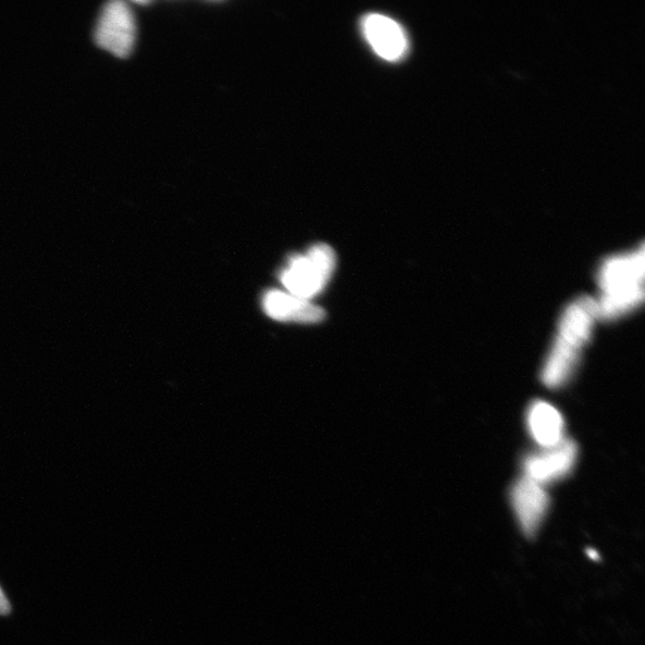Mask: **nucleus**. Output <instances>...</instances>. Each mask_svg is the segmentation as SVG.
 Masks as SVG:
<instances>
[{
	"mask_svg": "<svg viewBox=\"0 0 645 645\" xmlns=\"http://www.w3.org/2000/svg\"><path fill=\"white\" fill-rule=\"evenodd\" d=\"M337 266V256L329 245L317 244L305 255L290 259L281 272V282L290 294L309 301L326 289Z\"/></svg>",
	"mask_w": 645,
	"mask_h": 645,
	"instance_id": "nucleus-1",
	"label": "nucleus"
},
{
	"mask_svg": "<svg viewBox=\"0 0 645 645\" xmlns=\"http://www.w3.org/2000/svg\"><path fill=\"white\" fill-rule=\"evenodd\" d=\"M135 19L125 2H110L102 9L95 32L96 42L107 51L127 57L135 41Z\"/></svg>",
	"mask_w": 645,
	"mask_h": 645,
	"instance_id": "nucleus-2",
	"label": "nucleus"
},
{
	"mask_svg": "<svg viewBox=\"0 0 645 645\" xmlns=\"http://www.w3.org/2000/svg\"><path fill=\"white\" fill-rule=\"evenodd\" d=\"M576 445L564 439L553 448L530 455L524 464L525 477L543 487L547 486L568 476L576 463Z\"/></svg>",
	"mask_w": 645,
	"mask_h": 645,
	"instance_id": "nucleus-3",
	"label": "nucleus"
},
{
	"mask_svg": "<svg viewBox=\"0 0 645 645\" xmlns=\"http://www.w3.org/2000/svg\"><path fill=\"white\" fill-rule=\"evenodd\" d=\"M550 499L540 484L527 477L515 483L512 490V506L519 525L526 536L537 535L549 511Z\"/></svg>",
	"mask_w": 645,
	"mask_h": 645,
	"instance_id": "nucleus-4",
	"label": "nucleus"
},
{
	"mask_svg": "<svg viewBox=\"0 0 645 645\" xmlns=\"http://www.w3.org/2000/svg\"><path fill=\"white\" fill-rule=\"evenodd\" d=\"M363 33L374 51L382 59L397 61L407 51V37L394 20L369 14L362 22Z\"/></svg>",
	"mask_w": 645,
	"mask_h": 645,
	"instance_id": "nucleus-5",
	"label": "nucleus"
},
{
	"mask_svg": "<svg viewBox=\"0 0 645 645\" xmlns=\"http://www.w3.org/2000/svg\"><path fill=\"white\" fill-rule=\"evenodd\" d=\"M597 319V301L591 296H582L565 308L558 327L557 339L580 351L589 341Z\"/></svg>",
	"mask_w": 645,
	"mask_h": 645,
	"instance_id": "nucleus-6",
	"label": "nucleus"
},
{
	"mask_svg": "<svg viewBox=\"0 0 645 645\" xmlns=\"http://www.w3.org/2000/svg\"><path fill=\"white\" fill-rule=\"evenodd\" d=\"M644 270L643 247L636 253L607 259L599 272L603 293L643 288Z\"/></svg>",
	"mask_w": 645,
	"mask_h": 645,
	"instance_id": "nucleus-7",
	"label": "nucleus"
},
{
	"mask_svg": "<svg viewBox=\"0 0 645 645\" xmlns=\"http://www.w3.org/2000/svg\"><path fill=\"white\" fill-rule=\"evenodd\" d=\"M264 307L269 317L283 321L319 322L326 318L325 309L281 291L267 292Z\"/></svg>",
	"mask_w": 645,
	"mask_h": 645,
	"instance_id": "nucleus-8",
	"label": "nucleus"
},
{
	"mask_svg": "<svg viewBox=\"0 0 645 645\" xmlns=\"http://www.w3.org/2000/svg\"><path fill=\"white\" fill-rule=\"evenodd\" d=\"M533 439L543 449H550L564 440V421L555 406L545 402L533 403L527 415Z\"/></svg>",
	"mask_w": 645,
	"mask_h": 645,
	"instance_id": "nucleus-9",
	"label": "nucleus"
},
{
	"mask_svg": "<svg viewBox=\"0 0 645 645\" xmlns=\"http://www.w3.org/2000/svg\"><path fill=\"white\" fill-rule=\"evenodd\" d=\"M579 354L580 351L560 339H556L541 372L545 386L549 388L561 387L573 374L579 362Z\"/></svg>",
	"mask_w": 645,
	"mask_h": 645,
	"instance_id": "nucleus-10",
	"label": "nucleus"
},
{
	"mask_svg": "<svg viewBox=\"0 0 645 645\" xmlns=\"http://www.w3.org/2000/svg\"><path fill=\"white\" fill-rule=\"evenodd\" d=\"M643 300V288L603 293L600 300L597 301L599 318L614 319L623 316L640 306Z\"/></svg>",
	"mask_w": 645,
	"mask_h": 645,
	"instance_id": "nucleus-11",
	"label": "nucleus"
},
{
	"mask_svg": "<svg viewBox=\"0 0 645 645\" xmlns=\"http://www.w3.org/2000/svg\"><path fill=\"white\" fill-rule=\"evenodd\" d=\"M11 612V605L5 597L2 588H0V616H7Z\"/></svg>",
	"mask_w": 645,
	"mask_h": 645,
	"instance_id": "nucleus-12",
	"label": "nucleus"
}]
</instances>
